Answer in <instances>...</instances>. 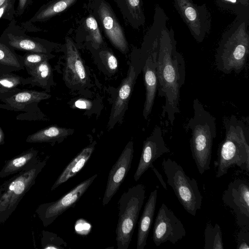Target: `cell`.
I'll list each match as a JSON object with an SVG mask.
<instances>
[{
	"label": "cell",
	"instance_id": "2",
	"mask_svg": "<svg viewBox=\"0 0 249 249\" xmlns=\"http://www.w3.org/2000/svg\"><path fill=\"white\" fill-rule=\"evenodd\" d=\"M249 12L236 18L223 33L215 55L216 68L229 74L240 72L249 53Z\"/></svg>",
	"mask_w": 249,
	"mask_h": 249
},
{
	"label": "cell",
	"instance_id": "27",
	"mask_svg": "<svg viewBox=\"0 0 249 249\" xmlns=\"http://www.w3.org/2000/svg\"><path fill=\"white\" fill-rule=\"evenodd\" d=\"M8 43L13 48L20 50L36 53H47V49L43 44L29 38L11 36Z\"/></svg>",
	"mask_w": 249,
	"mask_h": 249
},
{
	"label": "cell",
	"instance_id": "14",
	"mask_svg": "<svg viewBox=\"0 0 249 249\" xmlns=\"http://www.w3.org/2000/svg\"><path fill=\"white\" fill-rule=\"evenodd\" d=\"M170 151L164 142L161 127L156 126L151 134L143 142L139 162L134 175L135 181H137L157 159Z\"/></svg>",
	"mask_w": 249,
	"mask_h": 249
},
{
	"label": "cell",
	"instance_id": "18",
	"mask_svg": "<svg viewBox=\"0 0 249 249\" xmlns=\"http://www.w3.org/2000/svg\"><path fill=\"white\" fill-rule=\"evenodd\" d=\"M157 189L151 192L138 224L137 249H144L151 229L156 207Z\"/></svg>",
	"mask_w": 249,
	"mask_h": 249
},
{
	"label": "cell",
	"instance_id": "28",
	"mask_svg": "<svg viewBox=\"0 0 249 249\" xmlns=\"http://www.w3.org/2000/svg\"><path fill=\"white\" fill-rule=\"evenodd\" d=\"M221 9L229 11L236 15L249 12V0H215Z\"/></svg>",
	"mask_w": 249,
	"mask_h": 249
},
{
	"label": "cell",
	"instance_id": "11",
	"mask_svg": "<svg viewBox=\"0 0 249 249\" xmlns=\"http://www.w3.org/2000/svg\"><path fill=\"white\" fill-rule=\"evenodd\" d=\"M97 177L95 174L80 182L69 192L55 201L39 205L36 213L44 227L51 225L64 212L74 206L87 191Z\"/></svg>",
	"mask_w": 249,
	"mask_h": 249
},
{
	"label": "cell",
	"instance_id": "12",
	"mask_svg": "<svg viewBox=\"0 0 249 249\" xmlns=\"http://www.w3.org/2000/svg\"><path fill=\"white\" fill-rule=\"evenodd\" d=\"M186 234L183 223L164 203H162L155 220L152 239L157 247L170 242L176 244Z\"/></svg>",
	"mask_w": 249,
	"mask_h": 249
},
{
	"label": "cell",
	"instance_id": "36",
	"mask_svg": "<svg viewBox=\"0 0 249 249\" xmlns=\"http://www.w3.org/2000/svg\"><path fill=\"white\" fill-rule=\"evenodd\" d=\"M74 106L80 109H89L91 108L92 103L86 99H79L74 102Z\"/></svg>",
	"mask_w": 249,
	"mask_h": 249
},
{
	"label": "cell",
	"instance_id": "7",
	"mask_svg": "<svg viewBox=\"0 0 249 249\" xmlns=\"http://www.w3.org/2000/svg\"><path fill=\"white\" fill-rule=\"evenodd\" d=\"M145 188L142 184L129 187L118 202V220L116 229L118 249H127L143 205Z\"/></svg>",
	"mask_w": 249,
	"mask_h": 249
},
{
	"label": "cell",
	"instance_id": "5",
	"mask_svg": "<svg viewBox=\"0 0 249 249\" xmlns=\"http://www.w3.org/2000/svg\"><path fill=\"white\" fill-rule=\"evenodd\" d=\"M193 116L187 127L191 130L190 149L198 172L202 175L210 170L213 140L216 136L215 118L199 100L194 99Z\"/></svg>",
	"mask_w": 249,
	"mask_h": 249
},
{
	"label": "cell",
	"instance_id": "1",
	"mask_svg": "<svg viewBox=\"0 0 249 249\" xmlns=\"http://www.w3.org/2000/svg\"><path fill=\"white\" fill-rule=\"evenodd\" d=\"M173 29L165 27L161 31L157 68L158 95L165 98L162 115L172 125L176 114L180 113V90L185 80V64L177 51Z\"/></svg>",
	"mask_w": 249,
	"mask_h": 249
},
{
	"label": "cell",
	"instance_id": "17",
	"mask_svg": "<svg viewBox=\"0 0 249 249\" xmlns=\"http://www.w3.org/2000/svg\"><path fill=\"white\" fill-rule=\"evenodd\" d=\"M140 66H142V62L137 67L132 64L129 65L126 76L122 80L119 86L112 107L107 124L108 130L113 128L123 118L127 108L138 72L140 71L137 68Z\"/></svg>",
	"mask_w": 249,
	"mask_h": 249
},
{
	"label": "cell",
	"instance_id": "32",
	"mask_svg": "<svg viewBox=\"0 0 249 249\" xmlns=\"http://www.w3.org/2000/svg\"><path fill=\"white\" fill-rule=\"evenodd\" d=\"M0 63L17 68L20 66L15 54L9 48L1 43H0Z\"/></svg>",
	"mask_w": 249,
	"mask_h": 249
},
{
	"label": "cell",
	"instance_id": "40",
	"mask_svg": "<svg viewBox=\"0 0 249 249\" xmlns=\"http://www.w3.org/2000/svg\"><path fill=\"white\" fill-rule=\"evenodd\" d=\"M3 140V134L1 130V129L0 128V145L2 143Z\"/></svg>",
	"mask_w": 249,
	"mask_h": 249
},
{
	"label": "cell",
	"instance_id": "16",
	"mask_svg": "<svg viewBox=\"0 0 249 249\" xmlns=\"http://www.w3.org/2000/svg\"><path fill=\"white\" fill-rule=\"evenodd\" d=\"M66 65L64 80L68 86L82 88L87 84L88 76L80 53L73 39L65 37Z\"/></svg>",
	"mask_w": 249,
	"mask_h": 249
},
{
	"label": "cell",
	"instance_id": "22",
	"mask_svg": "<svg viewBox=\"0 0 249 249\" xmlns=\"http://www.w3.org/2000/svg\"><path fill=\"white\" fill-rule=\"evenodd\" d=\"M73 132V129L57 126H50L29 136L26 142L31 143L61 142Z\"/></svg>",
	"mask_w": 249,
	"mask_h": 249
},
{
	"label": "cell",
	"instance_id": "23",
	"mask_svg": "<svg viewBox=\"0 0 249 249\" xmlns=\"http://www.w3.org/2000/svg\"><path fill=\"white\" fill-rule=\"evenodd\" d=\"M78 0H53L43 5L31 19L32 22L44 21L65 11Z\"/></svg>",
	"mask_w": 249,
	"mask_h": 249
},
{
	"label": "cell",
	"instance_id": "26",
	"mask_svg": "<svg viewBox=\"0 0 249 249\" xmlns=\"http://www.w3.org/2000/svg\"><path fill=\"white\" fill-rule=\"evenodd\" d=\"M204 249H223L221 228L217 223L213 226L208 223L204 231Z\"/></svg>",
	"mask_w": 249,
	"mask_h": 249
},
{
	"label": "cell",
	"instance_id": "20",
	"mask_svg": "<svg viewBox=\"0 0 249 249\" xmlns=\"http://www.w3.org/2000/svg\"><path fill=\"white\" fill-rule=\"evenodd\" d=\"M96 144L94 141L84 148L63 170L59 176L51 191H53L70 178L75 176L86 165L93 153Z\"/></svg>",
	"mask_w": 249,
	"mask_h": 249
},
{
	"label": "cell",
	"instance_id": "31",
	"mask_svg": "<svg viewBox=\"0 0 249 249\" xmlns=\"http://www.w3.org/2000/svg\"><path fill=\"white\" fill-rule=\"evenodd\" d=\"M99 55L105 67L109 72L114 73L118 70V60L113 52L104 46L99 49Z\"/></svg>",
	"mask_w": 249,
	"mask_h": 249
},
{
	"label": "cell",
	"instance_id": "35",
	"mask_svg": "<svg viewBox=\"0 0 249 249\" xmlns=\"http://www.w3.org/2000/svg\"><path fill=\"white\" fill-rule=\"evenodd\" d=\"M19 82L18 77L11 75H5L0 78V86L5 88H14L18 85Z\"/></svg>",
	"mask_w": 249,
	"mask_h": 249
},
{
	"label": "cell",
	"instance_id": "4",
	"mask_svg": "<svg viewBox=\"0 0 249 249\" xmlns=\"http://www.w3.org/2000/svg\"><path fill=\"white\" fill-rule=\"evenodd\" d=\"M225 137L220 144L217 159L214 162L215 176L219 178L236 165L249 172V136L248 128L241 119L232 115L223 120Z\"/></svg>",
	"mask_w": 249,
	"mask_h": 249
},
{
	"label": "cell",
	"instance_id": "25",
	"mask_svg": "<svg viewBox=\"0 0 249 249\" xmlns=\"http://www.w3.org/2000/svg\"><path fill=\"white\" fill-rule=\"evenodd\" d=\"M51 96L50 94L44 92L27 90L18 92L7 99L6 101L12 107L22 108L28 104L40 102Z\"/></svg>",
	"mask_w": 249,
	"mask_h": 249
},
{
	"label": "cell",
	"instance_id": "34",
	"mask_svg": "<svg viewBox=\"0 0 249 249\" xmlns=\"http://www.w3.org/2000/svg\"><path fill=\"white\" fill-rule=\"evenodd\" d=\"M47 58L48 55L44 53H31L25 57L24 62L27 67L33 68L42 61L47 60Z\"/></svg>",
	"mask_w": 249,
	"mask_h": 249
},
{
	"label": "cell",
	"instance_id": "15",
	"mask_svg": "<svg viewBox=\"0 0 249 249\" xmlns=\"http://www.w3.org/2000/svg\"><path fill=\"white\" fill-rule=\"evenodd\" d=\"M134 152L133 142L129 141L110 169L102 200L104 206L109 202L126 178L131 168Z\"/></svg>",
	"mask_w": 249,
	"mask_h": 249
},
{
	"label": "cell",
	"instance_id": "29",
	"mask_svg": "<svg viewBox=\"0 0 249 249\" xmlns=\"http://www.w3.org/2000/svg\"><path fill=\"white\" fill-rule=\"evenodd\" d=\"M41 243L43 249H64L67 243L57 234L43 231L41 232Z\"/></svg>",
	"mask_w": 249,
	"mask_h": 249
},
{
	"label": "cell",
	"instance_id": "39",
	"mask_svg": "<svg viewBox=\"0 0 249 249\" xmlns=\"http://www.w3.org/2000/svg\"><path fill=\"white\" fill-rule=\"evenodd\" d=\"M27 1L28 0H18L17 8V13L18 15H20L22 13L27 4Z\"/></svg>",
	"mask_w": 249,
	"mask_h": 249
},
{
	"label": "cell",
	"instance_id": "3",
	"mask_svg": "<svg viewBox=\"0 0 249 249\" xmlns=\"http://www.w3.org/2000/svg\"><path fill=\"white\" fill-rule=\"evenodd\" d=\"M168 17L163 9L157 4L153 21L145 34L140 49L136 50L142 62L145 100L142 115L147 119L151 112L157 91V68L160 39L162 30L166 27Z\"/></svg>",
	"mask_w": 249,
	"mask_h": 249
},
{
	"label": "cell",
	"instance_id": "10",
	"mask_svg": "<svg viewBox=\"0 0 249 249\" xmlns=\"http://www.w3.org/2000/svg\"><path fill=\"white\" fill-rule=\"evenodd\" d=\"M174 7L187 26L191 35L201 43L211 29L212 15L206 3L200 5L193 0H173Z\"/></svg>",
	"mask_w": 249,
	"mask_h": 249
},
{
	"label": "cell",
	"instance_id": "30",
	"mask_svg": "<svg viewBox=\"0 0 249 249\" xmlns=\"http://www.w3.org/2000/svg\"><path fill=\"white\" fill-rule=\"evenodd\" d=\"M52 73L51 67L47 60H45L32 68L31 74L35 81L46 82Z\"/></svg>",
	"mask_w": 249,
	"mask_h": 249
},
{
	"label": "cell",
	"instance_id": "13",
	"mask_svg": "<svg viewBox=\"0 0 249 249\" xmlns=\"http://www.w3.org/2000/svg\"><path fill=\"white\" fill-rule=\"evenodd\" d=\"M222 199L234 212L238 225L249 227V182L244 179L231 181L224 191Z\"/></svg>",
	"mask_w": 249,
	"mask_h": 249
},
{
	"label": "cell",
	"instance_id": "6",
	"mask_svg": "<svg viewBox=\"0 0 249 249\" xmlns=\"http://www.w3.org/2000/svg\"><path fill=\"white\" fill-rule=\"evenodd\" d=\"M47 158L16 173L0 186V225L16 210L20 200L35 184Z\"/></svg>",
	"mask_w": 249,
	"mask_h": 249
},
{
	"label": "cell",
	"instance_id": "9",
	"mask_svg": "<svg viewBox=\"0 0 249 249\" xmlns=\"http://www.w3.org/2000/svg\"><path fill=\"white\" fill-rule=\"evenodd\" d=\"M88 6L111 44L122 53H127L128 43L124 28L109 3L106 0H89Z\"/></svg>",
	"mask_w": 249,
	"mask_h": 249
},
{
	"label": "cell",
	"instance_id": "8",
	"mask_svg": "<svg viewBox=\"0 0 249 249\" xmlns=\"http://www.w3.org/2000/svg\"><path fill=\"white\" fill-rule=\"evenodd\" d=\"M161 165L167 183L178 199L186 212L195 216L203 200L196 180L188 176L181 165L170 158L163 159Z\"/></svg>",
	"mask_w": 249,
	"mask_h": 249
},
{
	"label": "cell",
	"instance_id": "38",
	"mask_svg": "<svg viewBox=\"0 0 249 249\" xmlns=\"http://www.w3.org/2000/svg\"><path fill=\"white\" fill-rule=\"evenodd\" d=\"M153 171L154 172L155 175H156L157 177L158 178L159 180L160 181V183L163 186V187L165 189L167 190V187L166 186V184L164 181L163 180V179L162 178V176L161 174L159 172L158 170L153 165H152L150 167Z\"/></svg>",
	"mask_w": 249,
	"mask_h": 249
},
{
	"label": "cell",
	"instance_id": "33",
	"mask_svg": "<svg viewBox=\"0 0 249 249\" xmlns=\"http://www.w3.org/2000/svg\"><path fill=\"white\" fill-rule=\"evenodd\" d=\"M237 249H249V227H242L237 234Z\"/></svg>",
	"mask_w": 249,
	"mask_h": 249
},
{
	"label": "cell",
	"instance_id": "19",
	"mask_svg": "<svg viewBox=\"0 0 249 249\" xmlns=\"http://www.w3.org/2000/svg\"><path fill=\"white\" fill-rule=\"evenodd\" d=\"M125 22L139 29L145 23L142 0H113Z\"/></svg>",
	"mask_w": 249,
	"mask_h": 249
},
{
	"label": "cell",
	"instance_id": "37",
	"mask_svg": "<svg viewBox=\"0 0 249 249\" xmlns=\"http://www.w3.org/2000/svg\"><path fill=\"white\" fill-rule=\"evenodd\" d=\"M12 4L11 0H10L0 7V18L11 8Z\"/></svg>",
	"mask_w": 249,
	"mask_h": 249
},
{
	"label": "cell",
	"instance_id": "24",
	"mask_svg": "<svg viewBox=\"0 0 249 249\" xmlns=\"http://www.w3.org/2000/svg\"><path fill=\"white\" fill-rule=\"evenodd\" d=\"M80 27L82 28L81 31L86 34L91 41L93 48L99 49L105 46L100 28L92 14L89 12V14L81 20Z\"/></svg>",
	"mask_w": 249,
	"mask_h": 249
},
{
	"label": "cell",
	"instance_id": "41",
	"mask_svg": "<svg viewBox=\"0 0 249 249\" xmlns=\"http://www.w3.org/2000/svg\"><path fill=\"white\" fill-rule=\"evenodd\" d=\"M10 0H0V7L3 5L5 2Z\"/></svg>",
	"mask_w": 249,
	"mask_h": 249
},
{
	"label": "cell",
	"instance_id": "21",
	"mask_svg": "<svg viewBox=\"0 0 249 249\" xmlns=\"http://www.w3.org/2000/svg\"><path fill=\"white\" fill-rule=\"evenodd\" d=\"M38 151L31 148L8 160L0 171V178L16 174L30 167L39 160Z\"/></svg>",
	"mask_w": 249,
	"mask_h": 249
}]
</instances>
